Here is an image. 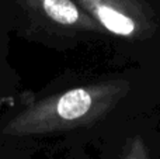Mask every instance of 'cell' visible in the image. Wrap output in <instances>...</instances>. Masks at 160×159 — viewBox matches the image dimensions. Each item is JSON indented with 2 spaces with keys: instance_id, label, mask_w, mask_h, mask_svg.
I'll return each instance as SVG.
<instances>
[{
  "instance_id": "obj_2",
  "label": "cell",
  "mask_w": 160,
  "mask_h": 159,
  "mask_svg": "<svg viewBox=\"0 0 160 159\" xmlns=\"http://www.w3.org/2000/svg\"><path fill=\"white\" fill-rule=\"evenodd\" d=\"M101 159H160V106L100 138Z\"/></svg>"
},
{
  "instance_id": "obj_1",
  "label": "cell",
  "mask_w": 160,
  "mask_h": 159,
  "mask_svg": "<svg viewBox=\"0 0 160 159\" xmlns=\"http://www.w3.org/2000/svg\"><path fill=\"white\" fill-rule=\"evenodd\" d=\"M131 64L160 62V0H75Z\"/></svg>"
},
{
  "instance_id": "obj_3",
  "label": "cell",
  "mask_w": 160,
  "mask_h": 159,
  "mask_svg": "<svg viewBox=\"0 0 160 159\" xmlns=\"http://www.w3.org/2000/svg\"><path fill=\"white\" fill-rule=\"evenodd\" d=\"M21 3L45 24L56 25L65 33L86 38H108L104 28L75 0H21Z\"/></svg>"
}]
</instances>
